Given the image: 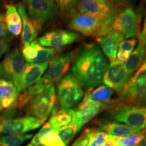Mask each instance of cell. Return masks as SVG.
<instances>
[{"instance_id":"15","label":"cell","mask_w":146,"mask_h":146,"mask_svg":"<svg viewBox=\"0 0 146 146\" xmlns=\"http://www.w3.org/2000/svg\"><path fill=\"white\" fill-rule=\"evenodd\" d=\"M108 107L106 105L84 98L77 108L74 110L72 121L77 124L80 129H81L83 125Z\"/></svg>"},{"instance_id":"39","label":"cell","mask_w":146,"mask_h":146,"mask_svg":"<svg viewBox=\"0 0 146 146\" xmlns=\"http://www.w3.org/2000/svg\"><path fill=\"white\" fill-rule=\"evenodd\" d=\"M130 55L131 54L129 52H117V54H116V60L124 63L128 59V58L129 57Z\"/></svg>"},{"instance_id":"14","label":"cell","mask_w":146,"mask_h":146,"mask_svg":"<svg viewBox=\"0 0 146 146\" xmlns=\"http://www.w3.org/2000/svg\"><path fill=\"white\" fill-rule=\"evenodd\" d=\"M123 64L117 60L111 62L103 77L106 86L118 93L121 91L131 76L127 72Z\"/></svg>"},{"instance_id":"30","label":"cell","mask_w":146,"mask_h":146,"mask_svg":"<svg viewBox=\"0 0 146 146\" xmlns=\"http://www.w3.org/2000/svg\"><path fill=\"white\" fill-rule=\"evenodd\" d=\"M60 13L63 16L71 15L80 0H55Z\"/></svg>"},{"instance_id":"26","label":"cell","mask_w":146,"mask_h":146,"mask_svg":"<svg viewBox=\"0 0 146 146\" xmlns=\"http://www.w3.org/2000/svg\"><path fill=\"white\" fill-rule=\"evenodd\" d=\"M117 138L111 135L108 134L101 129H90V134H89V142L88 146H100L104 142L108 139Z\"/></svg>"},{"instance_id":"28","label":"cell","mask_w":146,"mask_h":146,"mask_svg":"<svg viewBox=\"0 0 146 146\" xmlns=\"http://www.w3.org/2000/svg\"><path fill=\"white\" fill-rule=\"evenodd\" d=\"M37 56L30 64H39L45 63L48 62L56 54L57 51L54 49L50 47H42L41 45L38 44L37 46Z\"/></svg>"},{"instance_id":"22","label":"cell","mask_w":146,"mask_h":146,"mask_svg":"<svg viewBox=\"0 0 146 146\" xmlns=\"http://www.w3.org/2000/svg\"><path fill=\"white\" fill-rule=\"evenodd\" d=\"M74 110L61 109L53 113L47 123L53 131L57 132L60 128L70 124L72 121Z\"/></svg>"},{"instance_id":"2","label":"cell","mask_w":146,"mask_h":146,"mask_svg":"<svg viewBox=\"0 0 146 146\" xmlns=\"http://www.w3.org/2000/svg\"><path fill=\"white\" fill-rule=\"evenodd\" d=\"M75 51L58 55L49 62V68L45 74L34 85L29 88L32 96H35L60 81L70 68L72 60L75 57Z\"/></svg>"},{"instance_id":"44","label":"cell","mask_w":146,"mask_h":146,"mask_svg":"<svg viewBox=\"0 0 146 146\" xmlns=\"http://www.w3.org/2000/svg\"><path fill=\"white\" fill-rule=\"evenodd\" d=\"M0 111H1V108H0Z\"/></svg>"},{"instance_id":"42","label":"cell","mask_w":146,"mask_h":146,"mask_svg":"<svg viewBox=\"0 0 146 146\" xmlns=\"http://www.w3.org/2000/svg\"><path fill=\"white\" fill-rule=\"evenodd\" d=\"M137 146H146V132H145V138L143 139V140L141 142V143H140L139 145H137Z\"/></svg>"},{"instance_id":"29","label":"cell","mask_w":146,"mask_h":146,"mask_svg":"<svg viewBox=\"0 0 146 146\" xmlns=\"http://www.w3.org/2000/svg\"><path fill=\"white\" fill-rule=\"evenodd\" d=\"M5 18L7 26H14L22 23L18 9L13 4L5 5Z\"/></svg>"},{"instance_id":"17","label":"cell","mask_w":146,"mask_h":146,"mask_svg":"<svg viewBox=\"0 0 146 146\" xmlns=\"http://www.w3.org/2000/svg\"><path fill=\"white\" fill-rule=\"evenodd\" d=\"M124 37L121 33L112 30L105 35L97 38L102 52L110 62L116 60L118 46L123 41Z\"/></svg>"},{"instance_id":"36","label":"cell","mask_w":146,"mask_h":146,"mask_svg":"<svg viewBox=\"0 0 146 146\" xmlns=\"http://www.w3.org/2000/svg\"><path fill=\"white\" fill-rule=\"evenodd\" d=\"M11 44H12V39L10 36L0 39V59L10 50Z\"/></svg>"},{"instance_id":"25","label":"cell","mask_w":146,"mask_h":146,"mask_svg":"<svg viewBox=\"0 0 146 146\" xmlns=\"http://www.w3.org/2000/svg\"><path fill=\"white\" fill-rule=\"evenodd\" d=\"M80 130L81 129L78 127L77 124L72 121L68 125L60 128L56 133L60 139L67 146Z\"/></svg>"},{"instance_id":"38","label":"cell","mask_w":146,"mask_h":146,"mask_svg":"<svg viewBox=\"0 0 146 146\" xmlns=\"http://www.w3.org/2000/svg\"><path fill=\"white\" fill-rule=\"evenodd\" d=\"M139 40L140 43L143 45L144 47L146 49V14L144 18V21L143 24V27L141 33L139 35Z\"/></svg>"},{"instance_id":"1","label":"cell","mask_w":146,"mask_h":146,"mask_svg":"<svg viewBox=\"0 0 146 146\" xmlns=\"http://www.w3.org/2000/svg\"><path fill=\"white\" fill-rule=\"evenodd\" d=\"M108 67V62L96 44H86L76 55L72 67V74L87 91L98 87Z\"/></svg>"},{"instance_id":"16","label":"cell","mask_w":146,"mask_h":146,"mask_svg":"<svg viewBox=\"0 0 146 146\" xmlns=\"http://www.w3.org/2000/svg\"><path fill=\"white\" fill-rule=\"evenodd\" d=\"M48 66L49 62L39 64L27 63L22 75L19 87L18 88V92L21 94L25 89L32 87L37 83L46 72Z\"/></svg>"},{"instance_id":"13","label":"cell","mask_w":146,"mask_h":146,"mask_svg":"<svg viewBox=\"0 0 146 146\" xmlns=\"http://www.w3.org/2000/svg\"><path fill=\"white\" fill-rule=\"evenodd\" d=\"M80 39L81 35L75 32L58 29L45 33L38 39V41L41 46L48 47L58 51L66 45L75 43Z\"/></svg>"},{"instance_id":"45","label":"cell","mask_w":146,"mask_h":146,"mask_svg":"<svg viewBox=\"0 0 146 146\" xmlns=\"http://www.w3.org/2000/svg\"><path fill=\"white\" fill-rule=\"evenodd\" d=\"M116 146H120V145H116Z\"/></svg>"},{"instance_id":"33","label":"cell","mask_w":146,"mask_h":146,"mask_svg":"<svg viewBox=\"0 0 146 146\" xmlns=\"http://www.w3.org/2000/svg\"><path fill=\"white\" fill-rule=\"evenodd\" d=\"M52 131V129H51L49 123H45V125L41 127V129H40L33 137L32 139L31 140L30 142H29L27 145H26V146H39V145H41L42 138L43 137V136H44L47 133H48L49 131Z\"/></svg>"},{"instance_id":"41","label":"cell","mask_w":146,"mask_h":146,"mask_svg":"<svg viewBox=\"0 0 146 146\" xmlns=\"http://www.w3.org/2000/svg\"><path fill=\"white\" fill-rule=\"evenodd\" d=\"M118 2L123 3L124 4H131L133 2H135V0H117Z\"/></svg>"},{"instance_id":"5","label":"cell","mask_w":146,"mask_h":146,"mask_svg":"<svg viewBox=\"0 0 146 146\" xmlns=\"http://www.w3.org/2000/svg\"><path fill=\"white\" fill-rule=\"evenodd\" d=\"M25 4L29 18L37 32L57 16L58 8L54 0H26Z\"/></svg>"},{"instance_id":"27","label":"cell","mask_w":146,"mask_h":146,"mask_svg":"<svg viewBox=\"0 0 146 146\" xmlns=\"http://www.w3.org/2000/svg\"><path fill=\"white\" fill-rule=\"evenodd\" d=\"M146 129L138 131L131 135L117 138V145L120 146H137L143 141L145 137Z\"/></svg>"},{"instance_id":"11","label":"cell","mask_w":146,"mask_h":146,"mask_svg":"<svg viewBox=\"0 0 146 146\" xmlns=\"http://www.w3.org/2000/svg\"><path fill=\"white\" fill-rule=\"evenodd\" d=\"M44 122L28 115L23 117L3 120L0 121V135L25 134L39 128Z\"/></svg>"},{"instance_id":"31","label":"cell","mask_w":146,"mask_h":146,"mask_svg":"<svg viewBox=\"0 0 146 146\" xmlns=\"http://www.w3.org/2000/svg\"><path fill=\"white\" fill-rule=\"evenodd\" d=\"M38 40H35L30 44L24 46L22 50V56L28 64H30L37 56Z\"/></svg>"},{"instance_id":"8","label":"cell","mask_w":146,"mask_h":146,"mask_svg":"<svg viewBox=\"0 0 146 146\" xmlns=\"http://www.w3.org/2000/svg\"><path fill=\"white\" fill-rule=\"evenodd\" d=\"M26 64L18 48L9 50L0 62V78L12 82L18 90Z\"/></svg>"},{"instance_id":"19","label":"cell","mask_w":146,"mask_h":146,"mask_svg":"<svg viewBox=\"0 0 146 146\" xmlns=\"http://www.w3.org/2000/svg\"><path fill=\"white\" fill-rule=\"evenodd\" d=\"M18 11L19 12L23 24V31H22L21 41L23 47L30 44L34 41L37 36L38 32L34 27L33 24L31 21L27 14V9L23 3L18 5Z\"/></svg>"},{"instance_id":"4","label":"cell","mask_w":146,"mask_h":146,"mask_svg":"<svg viewBox=\"0 0 146 146\" xmlns=\"http://www.w3.org/2000/svg\"><path fill=\"white\" fill-rule=\"evenodd\" d=\"M70 16L69 28L84 35L99 37L112 31L110 25L94 16L75 11Z\"/></svg>"},{"instance_id":"37","label":"cell","mask_w":146,"mask_h":146,"mask_svg":"<svg viewBox=\"0 0 146 146\" xmlns=\"http://www.w3.org/2000/svg\"><path fill=\"white\" fill-rule=\"evenodd\" d=\"M10 33L8 31V27L5 22V14H0V39L8 37Z\"/></svg>"},{"instance_id":"35","label":"cell","mask_w":146,"mask_h":146,"mask_svg":"<svg viewBox=\"0 0 146 146\" xmlns=\"http://www.w3.org/2000/svg\"><path fill=\"white\" fill-rule=\"evenodd\" d=\"M90 129L84 131L83 134L77 139V140L72 144V146H88L89 142Z\"/></svg>"},{"instance_id":"7","label":"cell","mask_w":146,"mask_h":146,"mask_svg":"<svg viewBox=\"0 0 146 146\" xmlns=\"http://www.w3.org/2000/svg\"><path fill=\"white\" fill-rule=\"evenodd\" d=\"M59 104L61 109H70L81 101L83 90L79 81L72 74L64 76L57 87Z\"/></svg>"},{"instance_id":"40","label":"cell","mask_w":146,"mask_h":146,"mask_svg":"<svg viewBox=\"0 0 146 146\" xmlns=\"http://www.w3.org/2000/svg\"><path fill=\"white\" fill-rule=\"evenodd\" d=\"M118 138V137H117ZM117 138L108 139L105 142H104L100 146H116L117 145Z\"/></svg>"},{"instance_id":"9","label":"cell","mask_w":146,"mask_h":146,"mask_svg":"<svg viewBox=\"0 0 146 146\" xmlns=\"http://www.w3.org/2000/svg\"><path fill=\"white\" fill-rule=\"evenodd\" d=\"M113 119L141 131L146 128V106L122 104L112 112Z\"/></svg>"},{"instance_id":"21","label":"cell","mask_w":146,"mask_h":146,"mask_svg":"<svg viewBox=\"0 0 146 146\" xmlns=\"http://www.w3.org/2000/svg\"><path fill=\"white\" fill-rule=\"evenodd\" d=\"M146 55V49L141 43H139L128 59L124 62V67L130 76H132L139 68Z\"/></svg>"},{"instance_id":"10","label":"cell","mask_w":146,"mask_h":146,"mask_svg":"<svg viewBox=\"0 0 146 146\" xmlns=\"http://www.w3.org/2000/svg\"><path fill=\"white\" fill-rule=\"evenodd\" d=\"M77 9L80 13L100 18L111 27L118 12L114 3L108 0H80Z\"/></svg>"},{"instance_id":"32","label":"cell","mask_w":146,"mask_h":146,"mask_svg":"<svg viewBox=\"0 0 146 146\" xmlns=\"http://www.w3.org/2000/svg\"><path fill=\"white\" fill-rule=\"evenodd\" d=\"M43 146H66L60 139L57 133L52 130L49 131L43 136L41 141Z\"/></svg>"},{"instance_id":"6","label":"cell","mask_w":146,"mask_h":146,"mask_svg":"<svg viewBox=\"0 0 146 146\" xmlns=\"http://www.w3.org/2000/svg\"><path fill=\"white\" fill-rule=\"evenodd\" d=\"M55 86L52 85L32 98L27 104L28 116L45 121L51 114L57 111Z\"/></svg>"},{"instance_id":"18","label":"cell","mask_w":146,"mask_h":146,"mask_svg":"<svg viewBox=\"0 0 146 146\" xmlns=\"http://www.w3.org/2000/svg\"><path fill=\"white\" fill-rule=\"evenodd\" d=\"M20 93L12 82L0 78V108L10 109L16 107Z\"/></svg>"},{"instance_id":"43","label":"cell","mask_w":146,"mask_h":146,"mask_svg":"<svg viewBox=\"0 0 146 146\" xmlns=\"http://www.w3.org/2000/svg\"><path fill=\"white\" fill-rule=\"evenodd\" d=\"M110 1H112V3H118L117 0H108Z\"/></svg>"},{"instance_id":"3","label":"cell","mask_w":146,"mask_h":146,"mask_svg":"<svg viewBox=\"0 0 146 146\" xmlns=\"http://www.w3.org/2000/svg\"><path fill=\"white\" fill-rule=\"evenodd\" d=\"M124 104L146 106V55L141 65L119 92Z\"/></svg>"},{"instance_id":"12","label":"cell","mask_w":146,"mask_h":146,"mask_svg":"<svg viewBox=\"0 0 146 146\" xmlns=\"http://www.w3.org/2000/svg\"><path fill=\"white\" fill-rule=\"evenodd\" d=\"M138 14L133 7L118 11L112 25V30L121 33L126 39L133 37L138 31Z\"/></svg>"},{"instance_id":"24","label":"cell","mask_w":146,"mask_h":146,"mask_svg":"<svg viewBox=\"0 0 146 146\" xmlns=\"http://www.w3.org/2000/svg\"><path fill=\"white\" fill-rule=\"evenodd\" d=\"M33 137L31 133L0 135V146H22Z\"/></svg>"},{"instance_id":"20","label":"cell","mask_w":146,"mask_h":146,"mask_svg":"<svg viewBox=\"0 0 146 146\" xmlns=\"http://www.w3.org/2000/svg\"><path fill=\"white\" fill-rule=\"evenodd\" d=\"M100 126L101 130L107 133L108 134L117 137H127L139 131L137 129L129 127L125 124L109 121V120L102 122L100 124Z\"/></svg>"},{"instance_id":"23","label":"cell","mask_w":146,"mask_h":146,"mask_svg":"<svg viewBox=\"0 0 146 146\" xmlns=\"http://www.w3.org/2000/svg\"><path fill=\"white\" fill-rule=\"evenodd\" d=\"M114 94V91L113 89L106 85H100L93 90L91 89L87 91L84 98H88L93 101L99 102L108 106L111 103Z\"/></svg>"},{"instance_id":"34","label":"cell","mask_w":146,"mask_h":146,"mask_svg":"<svg viewBox=\"0 0 146 146\" xmlns=\"http://www.w3.org/2000/svg\"><path fill=\"white\" fill-rule=\"evenodd\" d=\"M137 43V40L135 38H131L127 40L123 41L119 44L118 48V52H129L131 54L134 50L135 47Z\"/></svg>"}]
</instances>
